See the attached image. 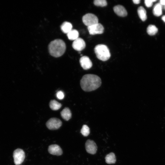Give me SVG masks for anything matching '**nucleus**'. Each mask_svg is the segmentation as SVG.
Returning <instances> with one entry per match:
<instances>
[{
	"mask_svg": "<svg viewBox=\"0 0 165 165\" xmlns=\"http://www.w3.org/2000/svg\"><path fill=\"white\" fill-rule=\"evenodd\" d=\"M100 78L97 75L91 74L83 76L80 82L82 89L84 91L90 92L94 90L101 85Z\"/></svg>",
	"mask_w": 165,
	"mask_h": 165,
	"instance_id": "f257e3e1",
	"label": "nucleus"
},
{
	"mask_svg": "<svg viewBox=\"0 0 165 165\" xmlns=\"http://www.w3.org/2000/svg\"><path fill=\"white\" fill-rule=\"evenodd\" d=\"M49 52L53 57H58L64 53L66 46L64 42L61 39H56L51 41L48 46Z\"/></svg>",
	"mask_w": 165,
	"mask_h": 165,
	"instance_id": "f03ea898",
	"label": "nucleus"
},
{
	"mask_svg": "<svg viewBox=\"0 0 165 165\" xmlns=\"http://www.w3.org/2000/svg\"><path fill=\"white\" fill-rule=\"evenodd\" d=\"M94 50L97 57L101 60L105 61L110 57L111 54L109 49L105 45H97L95 46Z\"/></svg>",
	"mask_w": 165,
	"mask_h": 165,
	"instance_id": "7ed1b4c3",
	"label": "nucleus"
},
{
	"mask_svg": "<svg viewBox=\"0 0 165 165\" xmlns=\"http://www.w3.org/2000/svg\"><path fill=\"white\" fill-rule=\"evenodd\" d=\"M82 20L84 24L87 27L98 23L97 17L91 13L86 14L83 16Z\"/></svg>",
	"mask_w": 165,
	"mask_h": 165,
	"instance_id": "20e7f679",
	"label": "nucleus"
},
{
	"mask_svg": "<svg viewBox=\"0 0 165 165\" xmlns=\"http://www.w3.org/2000/svg\"><path fill=\"white\" fill-rule=\"evenodd\" d=\"M13 158L15 164L19 165L24 161L25 158V154L24 151L20 148H17L13 152Z\"/></svg>",
	"mask_w": 165,
	"mask_h": 165,
	"instance_id": "39448f33",
	"label": "nucleus"
},
{
	"mask_svg": "<svg viewBox=\"0 0 165 165\" xmlns=\"http://www.w3.org/2000/svg\"><path fill=\"white\" fill-rule=\"evenodd\" d=\"M62 123L59 119L53 118L50 119L46 123V125L49 129L55 130L58 129L62 125Z\"/></svg>",
	"mask_w": 165,
	"mask_h": 165,
	"instance_id": "423d86ee",
	"label": "nucleus"
},
{
	"mask_svg": "<svg viewBox=\"0 0 165 165\" xmlns=\"http://www.w3.org/2000/svg\"><path fill=\"white\" fill-rule=\"evenodd\" d=\"M88 30L90 35L101 34L104 32V28L100 23H97L87 27Z\"/></svg>",
	"mask_w": 165,
	"mask_h": 165,
	"instance_id": "0eeeda50",
	"label": "nucleus"
},
{
	"mask_svg": "<svg viewBox=\"0 0 165 165\" xmlns=\"http://www.w3.org/2000/svg\"><path fill=\"white\" fill-rule=\"evenodd\" d=\"M86 150L88 153L94 154L97 150V146L95 142L93 140H88L85 144Z\"/></svg>",
	"mask_w": 165,
	"mask_h": 165,
	"instance_id": "6e6552de",
	"label": "nucleus"
},
{
	"mask_svg": "<svg viewBox=\"0 0 165 165\" xmlns=\"http://www.w3.org/2000/svg\"><path fill=\"white\" fill-rule=\"evenodd\" d=\"M72 46L74 50L80 51L85 48L86 43L82 38H78L74 40L72 44Z\"/></svg>",
	"mask_w": 165,
	"mask_h": 165,
	"instance_id": "1a4fd4ad",
	"label": "nucleus"
},
{
	"mask_svg": "<svg viewBox=\"0 0 165 165\" xmlns=\"http://www.w3.org/2000/svg\"><path fill=\"white\" fill-rule=\"evenodd\" d=\"M79 62L81 67L84 70L88 69L92 66L91 61L89 58L86 56L82 57L80 59Z\"/></svg>",
	"mask_w": 165,
	"mask_h": 165,
	"instance_id": "9d476101",
	"label": "nucleus"
},
{
	"mask_svg": "<svg viewBox=\"0 0 165 165\" xmlns=\"http://www.w3.org/2000/svg\"><path fill=\"white\" fill-rule=\"evenodd\" d=\"M48 151L50 154L56 156H60L63 153L62 150L60 146L56 144L50 145L48 148Z\"/></svg>",
	"mask_w": 165,
	"mask_h": 165,
	"instance_id": "9b49d317",
	"label": "nucleus"
},
{
	"mask_svg": "<svg viewBox=\"0 0 165 165\" xmlns=\"http://www.w3.org/2000/svg\"><path fill=\"white\" fill-rule=\"evenodd\" d=\"M115 13L118 16L124 17L127 16V12L125 8L122 5H118L113 7Z\"/></svg>",
	"mask_w": 165,
	"mask_h": 165,
	"instance_id": "f8f14e48",
	"label": "nucleus"
},
{
	"mask_svg": "<svg viewBox=\"0 0 165 165\" xmlns=\"http://www.w3.org/2000/svg\"><path fill=\"white\" fill-rule=\"evenodd\" d=\"M62 117L65 120H68L72 117V113L68 108H65L61 112Z\"/></svg>",
	"mask_w": 165,
	"mask_h": 165,
	"instance_id": "ddd939ff",
	"label": "nucleus"
},
{
	"mask_svg": "<svg viewBox=\"0 0 165 165\" xmlns=\"http://www.w3.org/2000/svg\"><path fill=\"white\" fill-rule=\"evenodd\" d=\"M72 26L70 22L67 21L64 22L61 26V30L64 33L67 34L72 29Z\"/></svg>",
	"mask_w": 165,
	"mask_h": 165,
	"instance_id": "4468645a",
	"label": "nucleus"
},
{
	"mask_svg": "<svg viewBox=\"0 0 165 165\" xmlns=\"http://www.w3.org/2000/svg\"><path fill=\"white\" fill-rule=\"evenodd\" d=\"M139 16L142 21H145L147 19L146 12L144 8L141 6L138 7L137 10Z\"/></svg>",
	"mask_w": 165,
	"mask_h": 165,
	"instance_id": "2eb2a0df",
	"label": "nucleus"
},
{
	"mask_svg": "<svg viewBox=\"0 0 165 165\" xmlns=\"http://www.w3.org/2000/svg\"><path fill=\"white\" fill-rule=\"evenodd\" d=\"M105 162L108 164L115 163L116 161V156L113 152H111L107 154L105 157Z\"/></svg>",
	"mask_w": 165,
	"mask_h": 165,
	"instance_id": "dca6fc26",
	"label": "nucleus"
},
{
	"mask_svg": "<svg viewBox=\"0 0 165 165\" xmlns=\"http://www.w3.org/2000/svg\"><path fill=\"white\" fill-rule=\"evenodd\" d=\"M68 38L72 40H75L79 38V33L75 29H72L67 34Z\"/></svg>",
	"mask_w": 165,
	"mask_h": 165,
	"instance_id": "f3484780",
	"label": "nucleus"
},
{
	"mask_svg": "<svg viewBox=\"0 0 165 165\" xmlns=\"http://www.w3.org/2000/svg\"><path fill=\"white\" fill-rule=\"evenodd\" d=\"M153 13L156 16H159L162 14V8L160 3H158L155 5L153 10Z\"/></svg>",
	"mask_w": 165,
	"mask_h": 165,
	"instance_id": "a211bd4d",
	"label": "nucleus"
},
{
	"mask_svg": "<svg viewBox=\"0 0 165 165\" xmlns=\"http://www.w3.org/2000/svg\"><path fill=\"white\" fill-rule=\"evenodd\" d=\"M50 108L53 110H57L59 109L61 107V104L55 100L50 101L49 104Z\"/></svg>",
	"mask_w": 165,
	"mask_h": 165,
	"instance_id": "6ab92c4d",
	"label": "nucleus"
},
{
	"mask_svg": "<svg viewBox=\"0 0 165 165\" xmlns=\"http://www.w3.org/2000/svg\"><path fill=\"white\" fill-rule=\"evenodd\" d=\"M157 28L154 25H150L147 28V32L148 34L151 36L155 35L158 32Z\"/></svg>",
	"mask_w": 165,
	"mask_h": 165,
	"instance_id": "aec40b11",
	"label": "nucleus"
},
{
	"mask_svg": "<svg viewBox=\"0 0 165 165\" xmlns=\"http://www.w3.org/2000/svg\"><path fill=\"white\" fill-rule=\"evenodd\" d=\"M81 133L83 136L86 137L90 134V128L87 125H84L81 130Z\"/></svg>",
	"mask_w": 165,
	"mask_h": 165,
	"instance_id": "412c9836",
	"label": "nucleus"
},
{
	"mask_svg": "<svg viewBox=\"0 0 165 165\" xmlns=\"http://www.w3.org/2000/svg\"><path fill=\"white\" fill-rule=\"evenodd\" d=\"M94 3L97 6L104 7L107 5V2L105 0H95L94 1Z\"/></svg>",
	"mask_w": 165,
	"mask_h": 165,
	"instance_id": "4be33fe9",
	"label": "nucleus"
},
{
	"mask_svg": "<svg viewBox=\"0 0 165 165\" xmlns=\"http://www.w3.org/2000/svg\"><path fill=\"white\" fill-rule=\"evenodd\" d=\"M57 98L59 100H62L64 97V94L63 92L61 91H58L56 94Z\"/></svg>",
	"mask_w": 165,
	"mask_h": 165,
	"instance_id": "5701e85b",
	"label": "nucleus"
},
{
	"mask_svg": "<svg viewBox=\"0 0 165 165\" xmlns=\"http://www.w3.org/2000/svg\"><path fill=\"white\" fill-rule=\"evenodd\" d=\"M156 1L155 0H145V4L147 7H150L152 6L153 2Z\"/></svg>",
	"mask_w": 165,
	"mask_h": 165,
	"instance_id": "b1692460",
	"label": "nucleus"
},
{
	"mask_svg": "<svg viewBox=\"0 0 165 165\" xmlns=\"http://www.w3.org/2000/svg\"><path fill=\"white\" fill-rule=\"evenodd\" d=\"M133 1L135 4H138L140 3V0H133Z\"/></svg>",
	"mask_w": 165,
	"mask_h": 165,
	"instance_id": "393cba45",
	"label": "nucleus"
},
{
	"mask_svg": "<svg viewBox=\"0 0 165 165\" xmlns=\"http://www.w3.org/2000/svg\"><path fill=\"white\" fill-rule=\"evenodd\" d=\"M160 3L161 5H165V0H160Z\"/></svg>",
	"mask_w": 165,
	"mask_h": 165,
	"instance_id": "a878e982",
	"label": "nucleus"
},
{
	"mask_svg": "<svg viewBox=\"0 0 165 165\" xmlns=\"http://www.w3.org/2000/svg\"><path fill=\"white\" fill-rule=\"evenodd\" d=\"M162 19L165 23V15L163 16L162 17Z\"/></svg>",
	"mask_w": 165,
	"mask_h": 165,
	"instance_id": "bb28decb",
	"label": "nucleus"
},
{
	"mask_svg": "<svg viewBox=\"0 0 165 165\" xmlns=\"http://www.w3.org/2000/svg\"></svg>",
	"mask_w": 165,
	"mask_h": 165,
	"instance_id": "cd10ccee",
	"label": "nucleus"
}]
</instances>
